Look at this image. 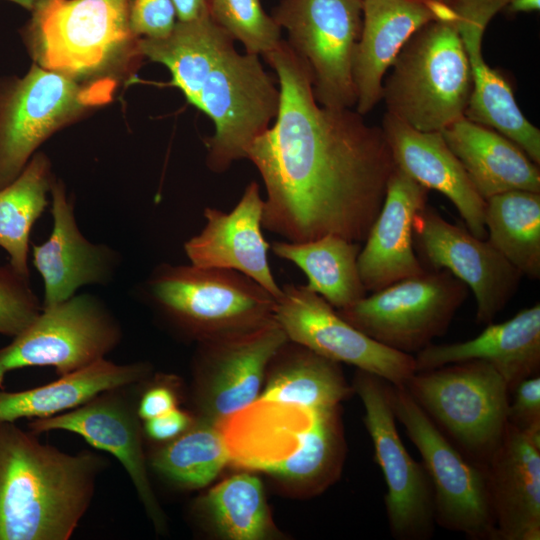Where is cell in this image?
<instances>
[{
    "label": "cell",
    "instance_id": "6da1fadb",
    "mask_svg": "<svg viewBox=\"0 0 540 540\" xmlns=\"http://www.w3.org/2000/svg\"><path fill=\"white\" fill-rule=\"evenodd\" d=\"M264 58L278 77L280 107L247 155L265 187L263 229L289 242H364L396 167L382 128L320 105L308 64L287 41Z\"/></svg>",
    "mask_w": 540,
    "mask_h": 540
},
{
    "label": "cell",
    "instance_id": "7a4b0ae2",
    "mask_svg": "<svg viewBox=\"0 0 540 540\" xmlns=\"http://www.w3.org/2000/svg\"><path fill=\"white\" fill-rule=\"evenodd\" d=\"M104 464L94 453H65L0 422V540L69 539Z\"/></svg>",
    "mask_w": 540,
    "mask_h": 540
},
{
    "label": "cell",
    "instance_id": "3957f363",
    "mask_svg": "<svg viewBox=\"0 0 540 540\" xmlns=\"http://www.w3.org/2000/svg\"><path fill=\"white\" fill-rule=\"evenodd\" d=\"M22 38L35 64L81 83L117 82L143 59L128 0H42Z\"/></svg>",
    "mask_w": 540,
    "mask_h": 540
},
{
    "label": "cell",
    "instance_id": "277c9868",
    "mask_svg": "<svg viewBox=\"0 0 540 540\" xmlns=\"http://www.w3.org/2000/svg\"><path fill=\"white\" fill-rule=\"evenodd\" d=\"M138 295L163 318L201 342L256 330L274 320L276 299L234 270L163 262Z\"/></svg>",
    "mask_w": 540,
    "mask_h": 540
},
{
    "label": "cell",
    "instance_id": "5b68a950",
    "mask_svg": "<svg viewBox=\"0 0 540 540\" xmlns=\"http://www.w3.org/2000/svg\"><path fill=\"white\" fill-rule=\"evenodd\" d=\"M382 89L389 114L422 132L465 116L472 79L456 21H431L405 43Z\"/></svg>",
    "mask_w": 540,
    "mask_h": 540
},
{
    "label": "cell",
    "instance_id": "8992f818",
    "mask_svg": "<svg viewBox=\"0 0 540 540\" xmlns=\"http://www.w3.org/2000/svg\"><path fill=\"white\" fill-rule=\"evenodd\" d=\"M403 386L467 458L486 466L506 429L510 401L491 364L469 360L416 371Z\"/></svg>",
    "mask_w": 540,
    "mask_h": 540
},
{
    "label": "cell",
    "instance_id": "52a82bcc",
    "mask_svg": "<svg viewBox=\"0 0 540 540\" xmlns=\"http://www.w3.org/2000/svg\"><path fill=\"white\" fill-rule=\"evenodd\" d=\"M115 81L81 83L33 63L21 78L0 83V189L39 146L92 108L107 103Z\"/></svg>",
    "mask_w": 540,
    "mask_h": 540
},
{
    "label": "cell",
    "instance_id": "ba28073f",
    "mask_svg": "<svg viewBox=\"0 0 540 540\" xmlns=\"http://www.w3.org/2000/svg\"><path fill=\"white\" fill-rule=\"evenodd\" d=\"M396 420L418 449L429 476L435 523L472 540H497L486 466L467 458L403 385H390Z\"/></svg>",
    "mask_w": 540,
    "mask_h": 540
},
{
    "label": "cell",
    "instance_id": "9c48e42d",
    "mask_svg": "<svg viewBox=\"0 0 540 540\" xmlns=\"http://www.w3.org/2000/svg\"><path fill=\"white\" fill-rule=\"evenodd\" d=\"M280 107V89L262 66L259 56L229 50L208 75L197 109L214 123V133L205 139L206 164L223 173L241 159L257 138L275 120Z\"/></svg>",
    "mask_w": 540,
    "mask_h": 540
},
{
    "label": "cell",
    "instance_id": "30bf717a",
    "mask_svg": "<svg viewBox=\"0 0 540 540\" xmlns=\"http://www.w3.org/2000/svg\"><path fill=\"white\" fill-rule=\"evenodd\" d=\"M468 290L446 270L426 271L336 312L371 339L412 355L446 333Z\"/></svg>",
    "mask_w": 540,
    "mask_h": 540
},
{
    "label": "cell",
    "instance_id": "8fae6325",
    "mask_svg": "<svg viewBox=\"0 0 540 540\" xmlns=\"http://www.w3.org/2000/svg\"><path fill=\"white\" fill-rule=\"evenodd\" d=\"M120 324L98 296L75 294L40 314L0 349V389L16 369L52 366L61 375L105 358L120 342Z\"/></svg>",
    "mask_w": 540,
    "mask_h": 540
},
{
    "label": "cell",
    "instance_id": "7c38bea8",
    "mask_svg": "<svg viewBox=\"0 0 540 540\" xmlns=\"http://www.w3.org/2000/svg\"><path fill=\"white\" fill-rule=\"evenodd\" d=\"M272 17L308 64L317 102L336 109L356 105L353 62L362 29V0H281Z\"/></svg>",
    "mask_w": 540,
    "mask_h": 540
},
{
    "label": "cell",
    "instance_id": "4fadbf2b",
    "mask_svg": "<svg viewBox=\"0 0 540 540\" xmlns=\"http://www.w3.org/2000/svg\"><path fill=\"white\" fill-rule=\"evenodd\" d=\"M390 385L358 369L352 387L363 403L364 424L386 483L384 504L390 533L397 540H427L436 524L433 489L425 467L412 458L399 436Z\"/></svg>",
    "mask_w": 540,
    "mask_h": 540
},
{
    "label": "cell",
    "instance_id": "5bb4252c",
    "mask_svg": "<svg viewBox=\"0 0 540 540\" xmlns=\"http://www.w3.org/2000/svg\"><path fill=\"white\" fill-rule=\"evenodd\" d=\"M276 299L274 320L289 341L329 360L404 385L416 372L414 356L391 349L350 325L306 285L287 283Z\"/></svg>",
    "mask_w": 540,
    "mask_h": 540
},
{
    "label": "cell",
    "instance_id": "9a60e30c",
    "mask_svg": "<svg viewBox=\"0 0 540 540\" xmlns=\"http://www.w3.org/2000/svg\"><path fill=\"white\" fill-rule=\"evenodd\" d=\"M413 245L427 271L446 270L476 299V321L492 323L519 288L523 277L487 239L448 222L426 204L413 222Z\"/></svg>",
    "mask_w": 540,
    "mask_h": 540
},
{
    "label": "cell",
    "instance_id": "2e32d148",
    "mask_svg": "<svg viewBox=\"0 0 540 540\" xmlns=\"http://www.w3.org/2000/svg\"><path fill=\"white\" fill-rule=\"evenodd\" d=\"M50 195L51 233L42 244L32 246L33 265L43 280L42 308L67 300L83 286L109 284L121 264L115 249L82 234L60 179H54Z\"/></svg>",
    "mask_w": 540,
    "mask_h": 540
},
{
    "label": "cell",
    "instance_id": "e0dca14e",
    "mask_svg": "<svg viewBox=\"0 0 540 540\" xmlns=\"http://www.w3.org/2000/svg\"><path fill=\"white\" fill-rule=\"evenodd\" d=\"M505 5L506 0L452 2L471 69L472 90L465 117L504 135L539 165V129L525 118L516 104L511 87L496 70L488 66L481 52L482 36L488 22Z\"/></svg>",
    "mask_w": 540,
    "mask_h": 540
},
{
    "label": "cell",
    "instance_id": "ac0fdd59",
    "mask_svg": "<svg viewBox=\"0 0 540 540\" xmlns=\"http://www.w3.org/2000/svg\"><path fill=\"white\" fill-rule=\"evenodd\" d=\"M263 198L256 181L250 182L230 212L205 207V225L184 243L190 264L238 271L256 281L275 299L282 294L272 274L262 230Z\"/></svg>",
    "mask_w": 540,
    "mask_h": 540
},
{
    "label": "cell",
    "instance_id": "d6986e66",
    "mask_svg": "<svg viewBox=\"0 0 540 540\" xmlns=\"http://www.w3.org/2000/svg\"><path fill=\"white\" fill-rule=\"evenodd\" d=\"M288 338L275 320L243 334L202 342L207 421H221L257 400L269 363Z\"/></svg>",
    "mask_w": 540,
    "mask_h": 540
},
{
    "label": "cell",
    "instance_id": "ffe728a7",
    "mask_svg": "<svg viewBox=\"0 0 540 540\" xmlns=\"http://www.w3.org/2000/svg\"><path fill=\"white\" fill-rule=\"evenodd\" d=\"M363 21L353 62L356 111L382 99L383 76L409 38L434 21H456L451 5L428 0H362Z\"/></svg>",
    "mask_w": 540,
    "mask_h": 540
},
{
    "label": "cell",
    "instance_id": "44dd1931",
    "mask_svg": "<svg viewBox=\"0 0 540 540\" xmlns=\"http://www.w3.org/2000/svg\"><path fill=\"white\" fill-rule=\"evenodd\" d=\"M428 189L395 167L383 205L374 220L357 264L367 292H376L427 270L413 245V222L427 204Z\"/></svg>",
    "mask_w": 540,
    "mask_h": 540
},
{
    "label": "cell",
    "instance_id": "7402d4cb",
    "mask_svg": "<svg viewBox=\"0 0 540 540\" xmlns=\"http://www.w3.org/2000/svg\"><path fill=\"white\" fill-rule=\"evenodd\" d=\"M116 390L105 392L72 411L35 419L29 427L34 434L53 430L76 433L92 446L116 457L155 527L162 529L165 521L148 479L137 418Z\"/></svg>",
    "mask_w": 540,
    "mask_h": 540
},
{
    "label": "cell",
    "instance_id": "603a6c76",
    "mask_svg": "<svg viewBox=\"0 0 540 540\" xmlns=\"http://www.w3.org/2000/svg\"><path fill=\"white\" fill-rule=\"evenodd\" d=\"M486 475L497 540H539L540 437L507 423Z\"/></svg>",
    "mask_w": 540,
    "mask_h": 540
},
{
    "label": "cell",
    "instance_id": "cb8c5ba5",
    "mask_svg": "<svg viewBox=\"0 0 540 540\" xmlns=\"http://www.w3.org/2000/svg\"><path fill=\"white\" fill-rule=\"evenodd\" d=\"M382 130L394 163L416 182L444 194L468 230L486 239L485 200L479 195L441 132H422L387 113Z\"/></svg>",
    "mask_w": 540,
    "mask_h": 540
},
{
    "label": "cell",
    "instance_id": "d4e9b609",
    "mask_svg": "<svg viewBox=\"0 0 540 540\" xmlns=\"http://www.w3.org/2000/svg\"><path fill=\"white\" fill-rule=\"evenodd\" d=\"M482 360L502 376L511 394L524 379L540 371V304L519 311L509 320L488 324L477 337L451 344H430L414 356L416 371Z\"/></svg>",
    "mask_w": 540,
    "mask_h": 540
},
{
    "label": "cell",
    "instance_id": "484cf974",
    "mask_svg": "<svg viewBox=\"0 0 540 540\" xmlns=\"http://www.w3.org/2000/svg\"><path fill=\"white\" fill-rule=\"evenodd\" d=\"M326 410L331 409L312 410L257 399L221 420L225 425L219 428L230 461L265 471L294 453L318 414Z\"/></svg>",
    "mask_w": 540,
    "mask_h": 540
},
{
    "label": "cell",
    "instance_id": "4316f807",
    "mask_svg": "<svg viewBox=\"0 0 540 540\" xmlns=\"http://www.w3.org/2000/svg\"><path fill=\"white\" fill-rule=\"evenodd\" d=\"M441 133L484 200L513 190L540 193L539 165L504 135L465 116Z\"/></svg>",
    "mask_w": 540,
    "mask_h": 540
},
{
    "label": "cell",
    "instance_id": "83f0119b",
    "mask_svg": "<svg viewBox=\"0 0 540 540\" xmlns=\"http://www.w3.org/2000/svg\"><path fill=\"white\" fill-rule=\"evenodd\" d=\"M148 372L146 363L116 364L103 358L40 387L17 392L1 389L0 422L60 414L105 392L134 384Z\"/></svg>",
    "mask_w": 540,
    "mask_h": 540
},
{
    "label": "cell",
    "instance_id": "f1b7e54d",
    "mask_svg": "<svg viewBox=\"0 0 540 540\" xmlns=\"http://www.w3.org/2000/svg\"><path fill=\"white\" fill-rule=\"evenodd\" d=\"M232 48L234 40L210 16L179 21L163 38L139 39L143 58L163 64L171 73L172 86L197 107L201 89L218 61Z\"/></svg>",
    "mask_w": 540,
    "mask_h": 540
},
{
    "label": "cell",
    "instance_id": "f546056e",
    "mask_svg": "<svg viewBox=\"0 0 540 540\" xmlns=\"http://www.w3.org/2000/svg\"><path fill=\"white\" fill-rule=\"evenodd\" d=\"M272 368L259 397L312 410L340 407L353 387L345 380L340 363L287 341L272 358Z\"/></svg>",
    "mask_w": 540,
    "mask_h": 540
},
{
    "label": "cell",
    "instance_id": "4dcf8cb0",
    "mask_svg": "<svg viewBox=\"0 0 540 540\" xmlns=\"http://www.w3.org/2000/svg\"><path fill=\"white\" fill-rule=\"evenodd\" d=\"M358 242L326 235L304 242L275 241L270 249L279 258L295 264L307 277L306 287L335 309L345 308L367 295L357 259Z\"/></svg>",
    "mask_w": 540,
    "mask_h": 540
},
{
    "label": "cell",
    "instance_id": "1f68e13d",
    "mask_svg": "<svg viewBox=\"0 0 540 540\" xmlns=\"http://www.w3.org/2000/svg\"><path fill=\"white\" fill-rule=\"evenodd\" d=\"M54 179L49 158L36 152L21 173L0 189V247L7 252L9 264L28 278L31 229L48 205Z\"/></svg>",
    "mask_w": 540,
    "mask_h": 540
},
{
    "label": "cell",
    "instance_id": "d6a6232c",
    "mask_svg": "<svg viewBox=\"0 0 540 540\" xmlns=\"http://www.w3.org/2000/svg\"><path fill=\"white\" fill-rule=\"evenodd\" d=\"M486 239L523 276L540 278V193L513 190L485 200Z\"/></svg>",
    "mask_w": 540,
    "mask_h": 540
},
{
    "label": "cell",
    "instance_id": "836d02e7",
    "mask_svg": "<svg viewBox=\"0 0 540 540\" xmlns=\"http://www.w3.org/2000/svg\"><path fill=\"white\" fill-rule=\"evenodd\" d=\"M229 461L220 428L205 420L158 450L151 465L180 486L201 488L216 478Z\"/></svg>",
    "mask_w": 540,
    "mask_h": 540
},
{
    "label": "cell",
    "instance_id": "e575fe53",
    "mask_svg": "<svg viewBox=\"0 0 540 540\" xmlns=\"http://www.w3.org/2000/svg\"><path fill=\"white\" fill-rule=\"evenodd\" d=\"M204 508L220 535L231 540H259L269 532L270 520L258 477L241 473L211 489Z\"/></svg>",
    "mask_w": 540,
    "mask_h": 540
},
{
    "label": "cell",
    "instance_id": "d590c367",
    "mask_svg": "<svg viewBox=\"0 0 540 540\" xmlns=\"http://www.w3.org/2000/svg\"><path fill=\"white\" fill-rule=\"evenodd\" d=\"M210 18L246 53L265 55L281 42V27L263 9L260 0H208Z\"/></svg>",
    "mask_w": 540,
    "mask_h": 540
},
{
    "label": "cell",
    "instance_id": "8d00e7d4",
    "mask_svg": "<svg viewBox=\"0 0 540 540\" xmlns=\"http://www.w3.org/2000/svg\"><path fill=\"white\" fill-rule=\"evenodd\" d=\"M42 311L30 278L18 273L9 263L0 265V334L15 337Z\"/></svg>",
    "mask_w": 540,
    "mask_h": 540
},
{
    "label": "cell",
    "instance_id": "74e56055",
    "mask_svg": "<svg viewBox=\"0 0 540 540\" xmlns=\"http://www.w3.org/2000/svg\"><path fill=\"white\" fill-rule=\"evenodd\" d=\"M129 23L137 38L166 37L177 22L172 0H128Z\"/></svg>",
    "mask_w": 540,
    "mask_h": 540
},
{
    "label": "cell",
    "instance_id": "f35d334b",
    "mask_svg": "<svg viewBox=\"0 0 540 540\" xmlns=\"http://www.w3.org/2000/svg\"><path fill=\"white\" fill-rule=\"evenodd\" d=\"M507 421L528 435L540 437V377L534 375L521 381L511 393Z\"/></svg>",
    "mask_w": 540,
    "mask_h": 540
},
{
    "label": "cell",
    "instance_id": "ab89813d",
    "mask_svg": "<svg viewBox=\"0 0 540 540\" xmlns=\"http://www.w3.org/2000/svg\"><path fill=\"white\" fill-rule=\"evenodd\" d=\"M191 423L190 417L174 408L164 414L145 420L146 433L154 440H172L186 431Z\"/></svg>",
    "mask_w": 540,
    "mask_h": 540
},
{
    "label": "cell",
    "instance_id": "60d3db41",
    "mask_svg": "<svg viewBox=\"0 0 540 540\" xmlns=\"http://www.w3.org/2000/svg\"><path fill=\"white\" fill-rule=\"evenodd\" d=\"M176 408L173 392L162 386L149 389L141 398L137 414L144 420L159 416Z\"/></svg>",
    "mask_w": 540,
    "mask_h": 540
},
{
    "label": "cell",
    "instance_id": "b9f144b4",
    "mask_svg": "<svg viewBox=\"0 0 540 540\" xmlns=\"http://www.w3.org/2000/svg\"><path fill=\"white\" fill-rule=\"evenodd\" d=\"M177 20L190 21L209 16L208 0H172Z\"/></svg>",
    "mask_w": 540,
    "mask_h": 540
},
{
    "label": "cell",
    "instance_id": "7bdbcfd3",
    "mask_svg": "<svg viewBox=\"0 0 540 540\" xmlns=\"http://www.w3.org/2000/svg\"><path fill=\"white\" fill-rule=\"evenodd\" d=\"M509 12H532L538 11L540 7L539 0H506V5Z\"/></svg>",
    "mask_w": 540,
    "mask_h": 540
},
{
    "label": "cell",
    "instance_id": "ee69618b",
    "mask_svg": "<svg viewBox=\"0 0 540 540\" xmlns=\"http://www.w3.org/2000/svg\"><path fill=\"white\" fill-rule=\"evenodd\" d=\"M8 1L14 2L31 12L33 8L42 0H8Z\"/></svg>",
    "mask_w": 540,
    "mask_h": 540
},
{
    "label": "cell",
    "instance_id": "f6af8a7d",
    "mask_svg": "<svg viewBox=\"0 0 540 540\" xmlns=\"http://www.w3.org/2000/svg\"><path fill=\"white\" fill-rule=\"evenodd\" d=\"M428 1H434V2H440V3H445V4H448V5H451L453 0H428Z\"/></svg>",
    "mask_w": 540,
    "mask_h": 540
}]
</instances>
